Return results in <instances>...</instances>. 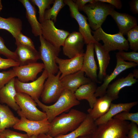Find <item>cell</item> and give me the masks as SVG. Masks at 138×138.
I'll return each mask as SVG.
<instances>
[{
  "instance_id": "27",
  "label": "cell",
  "mask_w": 138,
  "mask_h": 138,
  "mask_svg": "<svg viewBox=\"0 0 138 138\" xmlns=\"http://www.w3.org/2000/svg\"><path fill=\"white\" fill-rule=\"evenodd\" d=\"M26 9V17L31 28L32 33L37 37L41 35V24L38 20L35 7L28 0H19Z\"/></svg>"
},
{
  "instance_id": "1",
  "label": "cell",
  "mask_w": 138,
  "mask_h": 138,
  "mask_svg": "<svg viewBox=\"0 0 138 138\" xmlns=\"http://www.w3.org/2000/svg\"><path fill=\"white\" fill-rule=\"evenodd\" d=\"M87 115L83 112L74 109L67 113H62L50 123L49 130L47 134L53 137L66 134L77 128Z\"/></svg>"
},
{
  "instance_id": "49",
  "label": "cell",
  "mask_w": 138,
  "mask_h": 138,
  "mask_svg": "<svg viewBox=\"0 0 138 138\" xmlns=\"http://www.w3.org/2000/svg\"><path fill=\"white\" fill-rule=\"evenodd\" d=\"M37 135H33L31 136L30 138H37Z\"/></svg>"
},
{
  "instance_id": "41",
  "label": "cell",
  "mask_w": 138,
  "mask_h": 138,
  "mask_svg": "<svg viewBox=\"0 0 138 138\" xmlns=\"http://www.w3.org/2000/svg\"><path fill=\"white\" fill-rule=\"evenodd\" d=\"M135 123H130L129 130L126 138H138V128Z\"/></svg>"
},
{
  "instance_id": "35",
  "label": "cell",
  "mask_w": 138,
  "mask_h": 138,
  "mask_svg": "<svg viewBox=\"0 0 138 138\" xmlns=\"http://www.w3.org/2000/svg\"><path fill=\"white\" fill-rule=\"evenodd\" d=\"M124 61H128L134 62L138 64V53L133 51L126 52L123 51H120L116 53Z\"/></svg>"
},
{
  "instance_id": "14",
  "label": "cell",
  "mask_w": 138,
  "mask_h": 138,
  "mask_svg": "<svg viewBox=\"0 0 138 138\" xmlns=\"http://www.w3.org/2000/svg\"><path fill=\"white\" fill-rule=\"evenodd\" d=\"M85 43L81 34L79 32H73L70 33L65 40L63 46V53L69 59L83 54Z\"/></svg>"
},
{
  "instance_id": "38",
  "label": "cell",
  "mask_w": 138,
  "mask_h": 138,
  "mask_svg": "<svg viewBox=\"0 0 138 138\" xmlns=\"http://www.w3.org/2000/svg\"><path fill=\"white\" fill-rule=\"evenodd\" d=\"M15 40V44H19L25 46L35 49L33 42L29 37L24 35L21 32L17 35Z\"/></svg>"
},
{
  "instance_id": "45",
  "label": "cell",
  "mask_w": 138,
  "mask_h": 138,
  "mask_svg": "<svg viewBox=\"0 0 138 138\" xmlns=\"http://www.w3.org/2000/svg\"><path fill=\"white\" fill-rule=\"evenodd\" d=\"M37 138H54L47 134H40L38 135Z\"/></svg>"
},
{
  "instance_id": "26",
  "label": "cell",
  "mask_w": 138,
  "mask_h": 138,
  "mask_svg": "<svg viewBox=\"0 0 138 138\" xmlns=\"http://www.w3.org/2000/svg\"><path fill=\"white\" fill-rule=\"evenodd\" d=\"M138 102L114 104L111 103L107 112L103 116L95 121L98 125L107 122L117 114L124 111L129 112L131 109L137 105Z\"/></svg>"
},
{
  "instance_id": "4",
  "label": "cell",
  "mask_w": 138,
  "mask_h": 138,
  "mask_svg": "<svg viewBox=\"0 0 138 138\" xmlns=\"http://www.w3.org/2000/svg\"><path fill=\"white\" fill-rule=\"evenodd\" d=\"M114 8L109 4L96 0L95 3L85 5L82 11L87 16L90 28L95 31L101 27L107 16Z\"/></svg>"
},
{
  "instance_id": "5",
  "label": "cell",
  "mask_w": 138,
  "mask_h": 138,
  "mask_svg": "<svg viewBox=\"0 0 138 138\" xmlns=\"http://www.w3.org/2000/svg\"><path fill=\"white\" fill-rule=\"evenodd\" d=\"M93 36L97 42L102 40L104 43V49L107 51H128L129 46L127 40L123 35L118 33L110 34L105 32L101 27L94 31H92Z\"/></svg>"
},
{
  "instance_id": "7",
  "label": "cell",
  "mask_w": 138,
  "mask_h": 138,
  "mask_svg": "<svg viewBox=\"0 0 138 138\" xmlns=\"http://www.w3.org/2000/svg\"><path fill=\"white\" fill-rule=\"evenodd\" d=\"M15 99L21 111L28 119L40 121L47 118L46 113L37 107V103L28 95L17 92Z\"/></svg>"
},
{
  "instance_id": "11",
  "label": "cell",
  "mask_w": 138,
  "mask_h": 138,
  "mask_svg": "<svg viewBox=\"0 0 138 138\" xmlns=\"http://www.w3.org/2000/svg\"><path fill=\"white\" fill-rule=\"evenodd\" d=\"M48 75L47 72L44 70L40 76L31 82H22L17 78H15V86L17 92L27 94L34 100L39 99L42 92L45 81Z\"/></svg>"
},
{
  "instance_id": "50",
  "label": "cell",
  "mask_w": 138,
  "mask_h": 138,
  "mask_svg": "<svg viewBox=\"0 0 138 138\" xmlns=\"http://www.w3.org/2000/svg\"><path fill=\"white\" fill-rule=\"evenodd\" d=\"M0 138H2L1 135L0 134Z\"/></svg>"
},
{
  "instance_id": "23",
  "label": "cell",
  "mask_w": 138,
  "mask_h": 138,
  "mask_svg": "<svg viewBox=\"0 0 138 138\" xmlns=\"http://www.w3.org/2000/svg\"><path fill=\"white\" fill-rule=\"evenodd\" d=\"M97 87L96 83L91 81L79 87L74 92V96L79 101L86 100L92 108L97 98L95 95Z\"/></svg>"
},
{
  "instance_id": "34",
  "label": "cell",
  "mask_w": 138,
  "mask_h": 138,
  "mask_svg": "<svg viewBox=\"0 0 138 138\" xmlns=\"http://www.w3.org/2000/svg\"><path fill=\"white\" fill-rule=\"evenodd\" d=\"M113 118L121 121L129 120L138 125V112L130 113L122 112L113 117Z\"/></svg>"
},
{
  "instance_id": "47",
  "label": "cell",
  "mask_w": 138,
  "mask_h": 138,
  "mask_svg": "<svg viewBox=\"0 0 138 138\" xmlns=\"http://www.w3.org/2000/svg\"><path fill=\"white\" fill-rule=\"evenodd\" d=\"M91 135L81 136L78 138H91Z\"/></svg>"
},
{
  "instance_id": "46",
  "label": "cell",
  "mask_w": 138,
  "mask_h": 138,
  "mask_svg": "<svg viewBox=\"0 0 138 138\" xmlns=\"http://www.w3.org/2000/svg\"><path fill=\"white\" fill-rule=\"evenodd\" d=\"M138 70L137 69L134 70L132 73L134 77H135L136 79L138 77Z\"/></svg>"
},
{
  "instance_id": "48",
  "label": "cell",
  "mask_w": 138,
  "mask_h": 138,
  "mask_svg": "<svg viewBox=\"0 0 138 138\" xmlns=\"http://www.w3.org/2000/svg\"><path fill=\"white\" fill-rule=\"evenodd\" d=\"M3 6L2 4V1L0 0V12L2 9Z\"/></svg>"
},
{
  "instance_id": "43",
  "label": "cell",
  "mask_w": 138,
  "mask_h": 138,
  "mask_svg": "<svg viewBox=\"0 0 138 138\" xmlns=\"http://www.w3.org/2000/svg\"><path fill=\"white\" fill-rule=\"evenodd\" d=\"M98 1L109 3L118 9H121L122 7V4L120 0H97Z\"/></svg>"
},
{
  "instance_id": "28",
  "label": "cell",
  "mask_w": 138,
  "mask_h": 138,
  "mask_svg": "<svg viewBox=\"0 0 138 138\" xmlns=\"http://www.w3.org/2000/svg\"><path fill=\"white\" fill-rule=\"evenodd\" d=\"M94 46L99 65L98 78L102 80L107 75L106 70L110 60L109 52L105 50L103 45L99 42L94 43Z\"/></svg>"
},
{
  "instance_id": "17",
  "label": "cell",
  "mask_w": 138,
  "mask_h": 138,
  "mask_svg": "<svg viewBox=\"0 0 138 138\" xmlns=\"http://www.w3.org/2000/svg\"><path fill=\"white\" fill-rule=\"evenodd\" d=\"M94 43L87 44L86 49L84 56L83 66L81 70L92 81L96 83H100L98 78L97 66L94 57Z\"/></svg>"
},
{
  "instance_id": "21",
  "label": "cell",
  "mask_w": 138,
  "mask_h": 138,
  "mask_svg": "<svg viewBox=\"0 0 138 138\" xmlns=\"http://www.w3.org/2000/svg\"><path fill=\"white\" fill-rule=\"evenodd\" d=\"M138 81L134 77L132 73H130L125 77L117 79L109 84L107 89L106 94L113 101L117 99L120 91L125 87L132 86Z\"/></svg>"
},
{
  "instance_id": "29",
  "label": "cell",
  "mask_w": 138,
  "mask_h": 138,
  "mask_svg": "<svg viewBox=\"0 0 138 138\" xmlns=\"http://www.w3.org/2000/svg\"><path fill=\"white\" fill-rule=\"evenodd\" d=\"M20 120L7 105L0 103V132L13 127Z\"/></svg>"
},
{
  "instance_id": "32",
  "label": "cell",
  "mask_w": 138,
  "mask_h": 138,
  "mask_svg": "<svg viewBox=\"0 0 138 138\" xmlns=\"http://www.w3.org/2000/svg\"><path fill=\"white\" fill-rule=\"evenodd\" d=\"M30 2L36 5L39 9V19L41 23L44 20V15L46 10L50 8V5L53 3L54 0H30Z\"/></svg>"
},
{
  "instance_id": "2",
  "label": "cell",
  "mask_w": 138,
  "mask_h": 138,
  "mask_svg": "<svg viewBox=\"0 0 138 138\" xmlns=\"http://www.w3.org/2000/svg\"><path fill=\"white\" fill-rule=\"evenodd\" d=\"M34 100L37 105L46 113L47 118L50 123L60 114L80 103L79 101L75 96L74 93L66 89H64L58 99L52 105H47L39 99Z\"/></svg>"
},
{
  "instance_id": "3",
  "label": "cell",
  "mask_w": 138,
  "mask_h": 138,
  "mask_svg": "<svg viewBox=\"0 0 138 138\" xmlns=\"http://www.w3.org/2000/svg\"><path fill=\"white\" fill-rule=\"evenodd\" d=\"M130 123L112 118L98 125L91 135V138H126Z\"/></svg>"
},
{
  "instance_id": "40",
  "label": "cell",
  "mask_w": 138,
  "mask_h": 138,
  "mask_svg": "<svg viewBox=\"0 0 138 138\" xmlns=\"http://www.w3.org/2000/svg\"><path fill=\"white\" fill-rule=\"evenodd\" d=\"M20 65L17 61L13 59H4L0 55V69L6 70L11 67H14Z\"/></svg>"
},
{
  "instance_id": "36",
  "label": "cell",
  "mask_w": 138,
  "mask_h": 138,
  "mask_svg": "<svg viewBox=\"0 0 138 138\" xmlns=\"http://www.w3.org/2000/svg\"><path fill=\"white\" fill-rule=\"evenodd\" d=\"M16 77L15 73L13 69L0 72V89Z\"/></svg>"
},
{
  "instance_id": "6",
  "label": "cell",
  "mask_w": 138,
  "mask_h": 138,
  "mask_svg": "<svg viewBox=\"0 0 138 138\" xmlns=\"http://www.w3.org/2000/svg\"><path fill=\"white\" fill-rule=\"evenodd\" d=\"M39 36L40 45L38 52L40 59L43 62L44 70L47 72L48 75H55L57 73L59 70L55 59L61 50L57 49L47 41L41 35Z\"/></svg>"
},
{
  "instance_id": "12",
  "label": "cell",
  "mask_w": 138,
  "mask_h": 138,
  "mask_svg": "<svg viewBox=\"0 0 138 138\" xmlns=\"http://www.w3.org/2000/svg\"><path fill=\"white\" fill-rule=\"evenodd\" d=\"M64 2L69 7L71 16L75 19L78 24L79 32L82 36L85 43L87 44L98 42L92 34V31L87 22V18L79 12L73 1L65 0Z\"/></svg>"
},
{
  "instance_id": "24",
  "label": "cell",
  "mask_w": 138,
  "mask_h": 138,
  "mask_svg": "<svg viewBox=\"0 0 138 138\" xmlns=\"http://www.w3.org/2000/svg\"><path fill=\"white\" fill-rule=\"evenodd\" d=\"M15 52L17 56L20 65L36 62L40 59L39 52L36 49L18 44Z\"/></svg>"
},
{
  "instance_id": "37",
  "label": "cell",
  "mask_w": 138,
  "mask_h": 138,
  "mask_svg": "<svg viewBox=\"0 0 138 138\" xmlns=\"http://www.w3.org/2000/svg\"><path fill=\"white\" fill-rule=\"evenodd\" d=\"M2 55L7 58L13 59L17 61L16 55L15 52L9 50L6 46L3 39L0 36V55Z\"/></svg>"
},
{
  "instance_id": "9",
  "label": "cell",
  "mask_w": 138,
  "mask_h": 138,
  "mask_svg": "<svg viewBox=\"0 0 138 138\" xmlns=\"http://www.w3.org/2000/svg\"><path fill=\"white\" fill-rule=\"evenodd\" d=\"M41 24V35L43 38L56 48L61 50L60 47L63 46L69 32L57 28L51 20H44Z\"/></svg>"
},
{
  "instance_id": "16",
  "label": "cell",
  "mask_w": 138,
  "mask_h": 138,
  "mask_svg": "<svg viewBox=\"0 0 138 138\" xmlns=\"http://www.w3.org/2000/svg\"><path fill=\"white\" fill-rule=\"evenodd\" d=\"M84 53L77 55L68 59H64L58 56L55 59L61 73V79L64 76L80 70L82 67Z\"/></svg>"
},
{
  "instance_id": "39",
  "label": "cell",
  "mask_w": 138,
  "mask_h": 138,
  "mask_svg": "<svg viewBox=\"0 0 138 138\" xmlns=\"http://www.w3.org/2000/svg\"><path fill=\"white\" fill-rule=\"evenodd\" d=\"M2 138H30L27 134H22L11 130L8 129H6L0 132Z\"/></svg>"
},
{
  "instance_id": "8",
  "label": "cell",
  "mask_w": 138,
  "mask_h": 138,
  "mask_svg": "<svg viewBox=\"0 0 138 138\" xmlns=\"http://www.w3.org/2000/svg\"><path fill=\"white\" fill-rule=\"evenodd\" d=\"M17 112L20 118L13 127L14 129L24 131L30 136L48 132L50 122L47 118L40 121L29 120L25 117L21 110Z\"/></svg>"
},
{
  "instance_id": "15",
  "label": "cell",
  "mask_w": 138,
  "mask_h": 138,
  "mask_svg": "<svg viewBox=\"0 0 138 138\" xmlns=\"http://www.w3.org/2000/svg\"><path fill=\"white\" fill-rule=\"evenodd\" d=\"M43 69V63L37 62L14 67L13 68L18 79L23 83L35 80L38 74Z\"/></svg>"
},
{
  "instance_id": "25",
  "label": "cell",
  "mask_w": 138,
  "mask_h": 138,
  "mask_svg": "<svg viewBox=\"0 0 138 138\" xmlns=\"http://www.w3.org/2000/svg\"><path fill=\"white\" fill-rule=\"evenodd\" d=\"M112 100L106 94L97 98L92 108L87 110L88 114L94 121L105 115L108 111Z\"/></svg>"
},
{
  "instance_id": "44",
  "label": "cell",
  "mask_w": 138,
  "mask_h": 138,
  "mask_svg": "<svg viewBox=\"0 0 138 138\" xmlns=\"http://www.w3.org/2000/svg\"><path fill=\"white\" fill-rule=\"evenodd\" d=\"M130 10L134 14H138V0H132L129 3Z\"/></svg>"
},
{
  "instance_id": "13",
  "label": "cell",
  "mask_w": 138,
  "mask_h": 138,
  "mask_svg": "<svg viewBox=\"0 0 138 138\" xmlns=\"http://www.w3.org/2000/svg\"><path fill=\"white\" fill-rule=\"evenodd\" d=\"M116 57V67L110 75H106L103 79L102 84L97 87L95 93L96 98L103 96L106 94L107 89L110 83L121 73L128 69L135 67L138 65L133 62L125 61L117 54Z\"/></svg>"
},
{
  "instance_id": "10",
  "label": "cell",
  "mask_w": 138,
  "mask_h": 138,
  "mask_svg": "<svg viewBox=\"0 0 138 138\" xmlns=\"http://www.w3.org/2000/svg\"><path fill=\"white\" fill-rule=\"evenodd\" d=\"M61 73L59 71L56 75H48L44 82L40 96L42 101L45 103L55 102L64 90L61 82Z\"/></svg>"
},
{
  "instance_id": "31",
  "label": "cell",
  "mask_w": 138,
  "mask_h": 138,
  "mask_svg": "<svg viewBox=\"0 0 138 138\" xmlns=\"http://www.w3.org/2000/svg\"><path fill=\"white\" fill-rule=\"evenodd\" d=\"M65 5L64 0H54L52 7L45 11L44 15V20H50L54 22H55L58 14Z\"/></svg>"
},
{
  "instance_id": "30",
  "label": "cell",
  "mask_w": 138,
  "mask_h": 138,
  "mask_svg": "<svg viewBox=\"0 0 138 138\" xmlns=\"http://www.w3.org/2000/svg\"><path fill=\"white\" fill-rule=\"evenodd\" d=\"M22 24L19 18L10 17L4 18L0 16V29L10 32L15 39L22 29Z\"/></svg>"
},
{
  "instance_id": "42",
  "label": "cell",
  "mask_w": 138,
  "mask_h": 138,
  "mask_svg": "<svg viewBox=\"0 0 138 138\" xmlns=\"http://www.w3.org/2000/svg\"><path fill=\"white\" fill-rule=\"evenodd\" d=\"M73 1L76 4L79 11L83 10V8L87 3L91 4L96 2V0H74Z\"/></svg>"
},
{
  "instance_id": "33",
  "label": "cell",
  "mask_w": 138,
  "mask_h": 138,
  "mask_svg": "<svg viewBox=\"0 0 138 138\" xmlns=\"http://www.w3.org/2000/svg\"><path fill=\"white\" fill-rule=\"evenodd\" d=\"M127 41L129 42V48L133 51L138 50V26L130 30L126 33Z\"/></svg>"
},
{
  "instance_id": "19",
  "label": "cell",
  "mask_w": 138,
  "mask_h": 138,
  "mask_svg": "<svg viewBox=\"0 0 138 138\" xmlns=\"http://www.w3.org/2000/svg\"><path fill=\"white\" fill-rule=\"evenodd\" d=\"M15 77L13 78L0 89V103L6 104L17 112L21 110L15 99L17 92L15 86Z\"/></svg>"
},
{
  "instance_id": "22",
  "label": "cell",
  "mask_w": 138,
  "mask_h": 138,
  "mask_svg": "<svg viewBox=\"0 0 138 138\" xmlns=\"http://www.w3.org/2000/svg\"><path fill=\"white\" fill-rule=\"evenodd\" d=\"M97 126L87 114L84 120L76 129L68 133L58 136L54 138H78L80 136L91 135Z\"/></svg>"
},
{
  "instance_id": "20",
  "label": "cell",
  "mask_w": 138,
  "mask_h": 138,
  "mask_svg": "<svg viewBox=\"0 0 138 138\" xmlns=\"http://www.w3.org/2000/svg\"><path fill=\"white\" fill-rule=\"evenodd\" d=\"M60 80L64 89L74 93L80 86L91 81L89 78L85 76L84 73L81 70L66 75Z\"/></svg>"
},
{
  "instance_id": "18",
  "label": "cell",
  "mask_w": 138,
  "mask_h": 138,
  "mask_svg": "<svg viewBox=\"0 0 138 138\" xmlns=\"http://www.w3.org/2000/svg\"><path fill=\"white\" fill-rule=\"evenodd\" d=\"M115 21L119 29L118 33L126 35L131 29L137 26L136 18L126 13H121L113 10L110 15Z\"/></svg>"
}]
</instances>
